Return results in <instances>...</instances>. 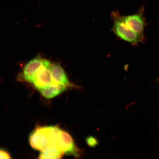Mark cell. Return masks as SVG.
<instances>
[{
  "mask_svg": "<svg viewBox=\"0 0 159 159\" xmlns=\"http://www.w3.org/2000/svg\"><path fill=\"white\" fill-rule=\"evenodd\" d=\"M126 24L133 30L142 37L144 29V22L140 13L126 16H122Z\"/></svg>",
  "mask_w": 159,
  "mask_h": 159,
  "instance_id": "6",
  "label": "cell"
},
{
  "mask_svg": "<svg viewBox=\"0 0 159 159\" xmlns=\"http://www.w3.org/2000/svg\"><path fill=\"white\" fill-rule=\"evenodd\" d=\"M51 65V62L46 60L44 64L40 67L35 73L32 83L39 90L55 83L50 70Z\"/></svg>",
  "mask_w": 159,
  "mask_h": 159,
  "instance_id": "3",
  "label": "cell"
},
{
  "mask_svg": "<svg viewBox=\"0 0 159 159\" xmlns=\"http://www.w3.org/2000/svg\"><path fill=\"white\" fill-rule=\"evenodd\" d=\"M111 16L114 21L112 30L115 35L132 44H136L142 41V37L126 24L119 12L113 11Z\"/></svg>",
  "mask_w": 159,
  "mask_h": 159,
  "instance_id": "1",
  "label": "cell"
},
{
  "mask_svg": "<svg viewBox=\"0 0 159 159\" xmlns=\"http://www.w3.org/2000/svg\"><path fill=\"white\" fill-rule=\"evenodd\" d=\"M66 87L64 85L53 83L49 86L40 89L39 91L45 98L51 99L64 92Z\"/></svg>",
  "mask_w": 159,
  "mask_h": 159,
  "instance_id": "8",
  "label": "cell"
},
{
  "mask_svg": "<svg viewBox=\"0 0 159 159\" xmlns=\"http://www.w3.org/2000/svg\"><path fill=\"white\" fill-rule=\"evenodd\" d=\"M63 152L59 148L49 147L41 152L39 159H59L63 156Z\"/></svg>",
  "mask_w": 159,
  "mask_h": 159,
  "instance_id": "9",
  "label": "cell"
},
{
  "mask_svg": "<svg viewBox=\"0 0 159 159\" xmlns=\"http://www.w3.org/2000/svg\"><path fill=\"white\" fill-rule=\"evenodd\" d=\"M87 144L91 148H94L98 144V141L96 138L93 136H89L86 139Z\"/></svg>",
  "mask_w": 159,
  "mask_h": 159,
  "instance_id": "10",
  "label": "cell"
},
{
  "mask_svg": "<svg viewBox=\"0 0 159 159\" xmlns=\"http://www.w3.org/2000/svg\"><path fill=\"white\" fill-rule=\"evenodd\" d=\"M11 156L7 151L0 149V159H11Z\"/></svg>",
  "mask_w": 159,
  "mask_h": 159,
  "instance_id": "11",
  "label": "cell"
},
{
  "mask_svg": "<svg viewBox=\"0 0 159 159\" xmlns=\"http://www.w3.org/2000/svg\"><path fill=\"white\" fill-rule=\"evenodd\" d=\"M30 144L35 150L43 152L50 146V138L46 127H38L30 135Z\"/></svg>",
  "mask_w": 159,
  "mask_h": 159,
  "instance_id": "2",
  "label": "cell"
},
{
  "mask_svg": "<svg viewBox=\"0 0 159 159\" xmlns=\"http://www.w3.org/2000/svg\"><path fill=\"white\" fill-rule=\"evenodd\" d=\"M46 60L37 57L31 60L25 65L23 70L24 78L26 81L32 83L35 73L42 66Z\"/></svg>",
  "mask_w": 159,
  "mask_h": 159,
  "instance_id": "5",
  "label": "cell"
},
{
  "mask_svg": "<svg viewBox=\"0 0 159 159\" xmlns=\"http://www.w3.org/2000/svg\"><path fill=\"white\" fill-rule=\"evenodd\" d=\"M58 145L63 154L79 157V152L72 137L69 133L61 130L58 138Z\"/></svg>",
  "mask_w": 159,
  "mask_h": 159,
  "instance_id": "4",
  "label": "cell"
},
{
  "mask_svg": "<svg viewBox=\"0 0 159 159\" xmlns=\"http://www.w3.org/2000/svg\"><path fill=\"white\" fill-rule=\"evenodd\" d=\"M50 70L54 82L66 87L71 86L66 73L60 65L57 63L51 64L50 66Z\"/></svg>",
  "mask_w": 159,
  "mask_h": 159,
  "instance_id": "7",
  "label": "cell"
}]
</instances>
